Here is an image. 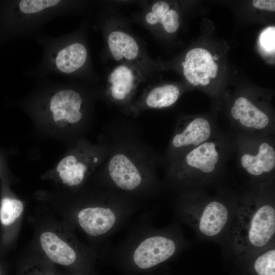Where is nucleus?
I'll list each match as a JSON object with an SVG mask.
<instances>
[{
  "label": "nucleus",
  "instance_id": "15",
  "mask_svg": "<svg viewBox=\"0 0 275 275\" xmlns=\"http://www.w3.org/2000/svg\"><path fill=\"white\" fill-rule=\"evenodd\" d=\"M179 89L173 84H166L151 89L144 96L143 106L146 108L160 109L171 106L178 99Z\"/></svg>",
  "mask_w": 275,
  "mask_h": 275
},
{
  "label": "nucleus",
  "instance_id": "11",
  "mask_svg": "<svg viewBox=\"0 0 275 275\" xmlns=\"http://www.w3.org/2000/svg\"><path fill=\"white\" fill-rule=\"evenodd\" d=\"M106 42L112 56L122 64L134 62L141 58V50L138 41L124 31L113 30L107 35Z\"/></svg>",
  "mask_w": 275,
  "mask_h": 275
},
{
  "label": "nucleus",
  "instance_id": "13",
  "mask_svg": "<svg viewBox=\"0 0 275 275\" xmlns=\"http://www.w3.org/2000/svg\"><path fill=\"white\" fill-rule=\"evenodd\" d=\"M40 242L46 256L53 262L68 265L75 261L74 250L55 233L48 231L42 233Z\"/></svg>",
  "mask_w": 275,
  "mask_h": 275
},
{
  "label": "nucleus",
  "instance_id": "19",
  "mask_svg": "<svg viewBox=\"0 0 275 275\" xmlns=\"http://www.w3.org/2000/svg\"><path fill=\"white\" fill-rule=\"evenodd\" d=\"M254 7L256 8L271 12L275 11V1L274 0H254Z\"/></svg>",
  "mask_w": 275,
  "mask_h": 275
},
{
  "label": "nucleus",
  "instance_id": "9",
  "mask_svg": "<svg viewBox=\"0 0 275 275\" xmlns=\"http://www.w3.org/2000/svg\"><path fill=\"white\" fill-rule=\"evenodd\" d=\"M176 250V243L172 239L162 235L152 236L138 246L133 254V260L140 268H148L169 259Z\"/></svg>",
  "mask_w": 275,
  "mask_h": 275
},
{
  "label": "nucleus",
  "instance_id": "20",
  "mask_svg": "<svg viewBox=\"0 0 275 275\" xmlns=\"http://www.w3.org/2000/svg\"><path fill=\"white\" fill-rule=\"evenodd\" d=\"M213 58V59L214 60H217L218 59V56H217V54H214V56L213 57H212Z\"/></svg>",
  "mask_w": 275,
  "mask_h": 275
},
{
  "label": "nucleus",
  "instance_id": "18",
  "mask_svg": "<svg viewBox=\"0 0 275 275\" xmlns=\"http://www.w3.org/2000/svg\"><path fill=\"white\" fill-rule=\"evenodd\" d=\"M23 210V205L20 200L4 196L1 201L0 221L5 230L13 225Z\"/></svg>",
  "mask_w": 275,
  "mask_h": 275
},
{
  "label": "nucleus",
  "instance_id": "7",
  "mask_svg": "<svg viewBox=\"0 0 275 275\" xmlns=\"http://www.w3.org/2000/svg\"><path fill=\"white\" fill-rule=\"evenodd\" d=\"M217 134L215 124L208 118L199 116L182 119L176 125L171 137L169 156L173 161Z\"/></svg>",
  "mask_w": 275,
  "mask_h": 275
},
{
  "label": "nucleus",
  "instance_id": "12",
  "mask_svg": "<svg viewBox=\"0 0 275 275\" xmlns=\"http://www.w3.org/2000/svg\"><path fill=\"white\" fill-rule=\"evenodd\" d=\"M82 229L91 236H99L108 232L114 226L116 216L108 208L88 207L81 209L77 215Z\"/></svg>",
  "mask_w": 275,
  "mask_h": 275
},
{
  "label": "nucleus",
  "instance_id": "2",
  "mask_svg": "<svg viewBox=\"0 0 275 275\" xmlns=\"http://www.w3.org/2000/svg\"><path fill=\"white\" fill-rule=\"evenodd\" d=\"M237 195L222 190L214 195L206 189L187 190L182 212L200 240L225 245L234 217Z\"/></svg>",
  "mask_w": 275,
  "mask_h": 275
},
{
  "label": "nucleus",
  "instance_id": "14",
  "mask_svg": "<svg viewBox=\"0 0 275 275\" xmlns=\"http://www.w3.org/2000/svg\"><path fill=\"white\" fill-rule=\"evenodd\" d=\"M145 20L150 26L161 25L168 33H175L179 26L178 12L170 9L169 4L164 1L154 3L146 13Z\"/></svg>",
  "mask_w": 275,
  "mask_h": 275
},
{
  "label": "nucleus",
  "instance_id": "1",
  "mask_svg": "<svg viewBox=\"0 0 275 275\" xmlns=\"http://www.w3.org/2000/svg\"><path fill=\"white\" fill-rule=\"evenodd\" d=\"M275 244L274 182L249 183L237 195L234 217L225 244L236 257Z\"/></svg>",
  "mask_w": 275,
  "mask_h": 275
},
{
  "label": "nucleus",
  "instance_id": "16",
  "mask_svg": "<svg viewBox=\"0 0 275 275\" xmlns=\"http://www.w3.org/2000/svg\"><path fill=\"white\" fill-rule=\"evenodd\" d=\"M237 258L249 262L255 275H275V244Z\"/></svg>",
  "mask_w": 275,
  "mask_h": 275
},
{
  "label": "nucleus",
  "instance_id": "4",
  "mask_svg": "<svg viewBox=\"0 0 275 275\" xmlns=\"http://www.w3.org/2000/svg\"><path fill=\"white\" fill-rule=\"evenodd\" d=\"M233 144L217 133L172 161L169 176L187 190L206 189L220 177Z\"/></svg>",
  "mask_w": 275,
  "mask_h": 275
},
{
  "label": "nucleus",
  "instance_id": "8",
  "mask_svg": "<svg viewBox=\"0 0 275 275\" xmlns=\"http://www.w3.org/2000/svg\"><path fill=\"white\" fill-rule=\"evenodd\" d=\"M142 80L135 68L121 64L113 68L107 78L106 89L109 97L119 104L128 103Z\"/></svg>",
  "mask_w": 275,
  "mask_h": 275
},
{
  "label": "nucleus",
  "instance_id": "5",
  "mask_svg": "<svg viewBox=\"0 0 275 275\" xmlns=\"http://www.w3.org/2000/svg\"><path fill=\"white\" fill-rule=\"evenodd\" d=\"M37 87L28 103L29 109L48 116L56 124L64 128L82 119L85 99L81 91L69 83L52 81L48 77H33Z\"/></svg>",
  "mask_w": 275,
  "mask_h": 275
},
{
  "label": "nucleus",
  "instance_id": "6",
  "mask_svg": "<svg viewBox=\"0 0 275 275\" xmlns=\"http://www.w3.org/2000/svg\"><path fill=\"white\" fill-rule=\"evenodd\" d=\"M233 145L249 183L274 182L275 147L270 136L236 134Z\"/></svg>",
  "mask_w": 275,
  "mask_h": 275
},
{
  "label": "nucleus",
  "instance_id": "3",
  "mask_svg": "<svg viewBox=\"0 0 275 275\" xmlns=\"http://www.w3.org/2000/svg\"><path fill=\"white\" fill-rule=\"evenodd\" d=\"M83 30L53 37L39 32L33 38L40 45L39 63L24 72L32 77L54 74L68 78L89 76L90 57Z\"/></svg>",
  "mask_w": 275,
  "mask_h": 275
},
{
  "label": "nucleus",
  "instance_id": "10",
  "mask_svg": "<svg viewBox=\"0 0 275 275\" xmlns=\"http://www.w3.org/2000/svg\"><path fill=\"white\" fill-rule=\"evenodd\" d=\"M109 176L119 188L132 190L141 183V174L133 161L122 153L114 155L108 164Z\"/></svg>",
  "mask_w": 275,
  "mask_h": 275
},
{
  "label": "nucleus",
  "instance_id": "17",
  "mask_svg": "<svg viewBox=\"0 0 275 275\" xmlns=\"http://www.w3.org/2000/svg\"><path fill=\"white\" fill-rule=\"evenodd\" d=\"M57 171L63 183L68 186H77L84 180L88 167L75 156L69 155L58 163Z\"/></svg>",
  "mask_w": 275,
  "mask_h": 275
}]
</instances>
